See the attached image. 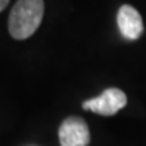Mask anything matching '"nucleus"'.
<instances>
[{"label":"nucleus","instance_id":"nucleus-1","mask_svg":"<svg viewBox=\"0 0 146 146\" xmlns=\"http://www.w3.org/2000/svg\"><path fill=\"white\" fill-rule=\"evenodd\" d=\"M45 12L43 0H18L8 18V31L15 39H27L39 27Z\"/></svg>","mask_w":146,"mask_h":146},{"label":"nucleus","instance_id":"nucleus-2","mask_svg":"<svg viewBox=\"0 0 146 146\" xmlns=\"http://www.w3.org/2000/svg\"><path fill=\"white\" fill-rule=\"evenodd\" d=\"M126 103L127 98L123 91L118 88H108L103 91V94L98 98L85 100L83 103V108L103 116H112L123 108Z\"/></svg>","mask_w":146,"mask_h":146},{"label":"nucleus","instance_id":"nucleus-3","mask_svg":"<svg viewBox=\"0 0 146 146\" xmlns=\"http://www.w3.org/2000/svg\"><path fill=\"white\" fill-rule=\"evenodd\" d=\"M58 138L61 146H88L91 141L88 125L78 116H69L60 126Z\"/></svg>","mask_w":146,"mask_h":146},{"label":"nucleus","instance_id":"nucleus-4","mask_svg":"<svg viewBox=\"0 0 146 146\" xmlns=\"http://www.w3.org/2000/svg\"><path fill=\"white\" fill-rule=\"evenodd\" d=\"M118 27L123 38L129 41H135L143 34V22L138 11L131 5H122L116 16Z\"/></svg>","mask_w":146,"mask_h":146},{"label":"nucleus","instance_id":"nucleus-5","mask_svg":"<svg viewBox=\"0 0 146 146\" xmlns=\"http://www.w3.org/2000/svg\"><path fill=\"white\" fill-rule=\"evenodd\" d=\"M8 3H10V0H0V11H3L8 5Z\"/></svg>","mask_w":146,"mask_h":146}]
</instances>
